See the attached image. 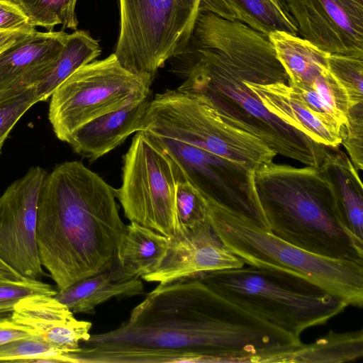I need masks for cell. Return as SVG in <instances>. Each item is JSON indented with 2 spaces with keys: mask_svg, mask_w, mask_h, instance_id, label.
Here are the masks:
<instances>
[{
  "mask_svg": "<svg viewBox=\"0 0 363 363\" xmlns=\"http://www.w3.org/2000/svg\"><path fill=\"white\" fill-rule=\"evenodd\" d=\"M301 342L193 275L159 283L119 327L81 344L169 350L177 362H264Z\"/></svg>",
  "mask_w": 363,
  "mask_h": 363,
  "instance_id": "6da1fadb",
  "label": "cell"
},
{
  "mask_svg": "<svg viewBox=\"0 0 363 363\" xmlns=\"http://www.w3.org/2000/svg\"><path fill=\"white\" fill-rule=\"evenodd\" d=\"M174 72L180 91L201 97L233 126L260 140L277 155L318 167L330 147L318 144L269 112L245 80L283 67L268 35L210 15L195 26Z\"/></svg>",
  "mask_w": 363,
  "mask_h": 363,
  "instance_id": "7a4b0ae2",
  "label": "cell"
},
{
  "mask_svg": "<svg viewBox=\"0 0 363 363\" xmlns=\"http://www.w3.org/2000/svg\"><path fill=\"white\" fill-rule=\"evenodd\" d=\"M116 189L79 161L57 164L44 181L36 240L42 266L62 290L112 269L126 225Z\"/></svg>",
  "mask_w": 363,
  "mask_h": 363,
  "instance_id": "3957f363",
  "label": "cell"
},
{
  "mask_svg": "<svg viewBox=\"0 0 363 363\" xmlns=\"http://www.w3.org/2000/svg\"><path fill=\"white\" fill-rule=\"evenodd\" d=\"M254 185L275 235L320 256L363 262V241L345 225L318 167L272 162L254 172Z\"/></svg>",
  "mask_w": 363,
  "mask_h": 363,
  "instance_id": "277c9868",
  "label": "cell"
},
{
  "mask_svg": "<svg viewBox=\"0 0 363 363\" xmlns=\"http://www.w3.org/2000/svg\"><path fill=\"white\" fill-rule=\"evenodd\" d=\"M219 295L301 340L306 329L325 324L348 306L303 277L249 266L196 274Z\"/></svg>",
  "mask_w": 363,
  "mask_h": 363,
  "instance_id": "5b68a950",
  "label": "cell"
},
{
  "mask_svg": "<svg viewBox=\"0 0 363 363\" xmlns=\"http://www.w3.org/2000/svg\"><path fill=\"white\" fill-rule=\"evenodd\" d=\"M208 203L209 223L245 264L290 272L319 285L348 306H363V262L320 256L296 247L250 219Z\"/></svg>",
  "mask_w": 363,
  "mask_h": 363,
  "instance_id": "8992f818",
  "label": "cell"
},
{
  "mask_svg": "<svg viewBox=\"0 0 363 363\" xmlns=\"http://www.w3.org/2000/svg\"><path fill=\"white\" fill-rule=\"evenodd\" d=\"M141 130L189 143L252 172L277 155L256 137L226 122L201 97L177 89L150 101Z\"/></svg>",
  "mask_w": 363,
  "mask_h": 363,
  "instance_id": "52a82bcc",
  "label": "cell"
},
{
  "mask_svg": "<svg viewBox=\"0 0 363 363\" xmlns=\"http://www.w3.org/2000/svg\"><path fill=\"white\" fill-rule=\"evenodd\" d=\"M120 30L114 54L128 71L152 85L167 60L191 39L200 0H118Z\"/></svg>",
  "mask_w": 363,
  "mask_h": 363,
  "instance_id": "ba28073f",
  "label": "cell"
},
{
  "mask_svg": "<svg viewBox=\"0 0 363 363\" xmlns=\"http://www.w3.org/2000/svg\"><path fill=\"white\" fill-rule=\"evenodd\" d=\"M151 85L125 69L114 53L77 69L52 94L48 118L64 142L93 119L149 98Z\"/></svg>",
  "mask_w": 363,
  "mask_h": 363,
  "instance_id": "9c48e42d",
  "label": "cell"
},
{
  "mask_svg": "<svg viewBox=\"0 0 363 363\" xmlns=\"http://www.w3.org/2000/svg\"><path fill=\"white\" fill-rule=\"evenodd\" d=\"M121 186L116 189L130 222L168 237L179 228L176 184L182 172L147 132L138 131L123 156Z\"/></svg>",
  "mask_w": 363,
  "mask_h": 363,
  "instance_id": "30bf717a",
  "label": "cell"
},
{
  "mask_svg": "<svg viewBox=\"0 0 363 363\" xmlns=\"http://www.w3.org/2000/svg\"><path fill=\"white\" fill-rule=\"evenodd\" d=\"M145 132L157 142L206 201L242 215L270 231L257 196L254 172L189 143Z\"/></svg>",
  "mask_w": 363,
  "mask_h": 363,
  "instance_id": "8fae6325",
  "label": "cell"
},
{
  "mask_svg": "<svg viewBox=\"0 0 363 363\" xmlns=\"http://www.w3.org/2000/svg\"><path fill=\"white\" fill-rule=\"evenodd\" d=\"M48 173L31 167L0 196V257L24 277L43 274L36 240L38 199Z\"/></svg>",
  "mask_w": 363,
  "mask_h": 363,
  "instance_id": "7c38bea8",
  "label": "cell"
},
{
  "mask_svg": "<svg viewBox=\"0 0 363 363\" xmlns=\"http://www.w3.org/2000/svg\"><path fill=\"white\" fill-rule=\"evenodd\" d=\"M300 37L329 54L363 58V0H284Z\"/></svg>",
  "mask_w": 363,
  "mask_h": 363,
  "instance_id": "4fadbf2b",
  "label": "cell"
},
{
  "mask_svg": "<svg viewBox=\"0 0 363 363\" xmlns=\"http://www.w3.org/2000/svg\"><path fill=\"white\" fill-rule=\"evenodd\" d=\"M169 239L168 252L161 266L141 279L166 283L206 272L240 268L245 264L225 247L213 230L208 218L191 228H179Z\"/></svg>",
  "mask_w": 363,
  "mask_h": 363,
  "instance_id": "5bb4252c",
  "label": "cell"
},
{
  "mask_svg": "<svg viewBox=\"0 0 363 363\" xmlns=\"http://www.w3.org/2000/svg\"><path fill=\"white\" fill-rule=\"evenodd\" d=\"M67 35L35 30L0 52V99L34 86L59 55Z\"/></svg>",
  "mask_w": 363,
  "mask_h": 363,
  "instance_id": "9a60e30c",
  "label": "cell"
},
{
  "mask_svg": "<svg viewBox=\"0 0 363 363\" xmlns=\"http://www.w3.org/2000/svg\"><path fill=\"white\" fill-rule=\"evenodd\" d=\"M74 313L54 296L34 295L21 300L11 319L65 353L78 351L91 336L92 324L76 319Z\"/></svg>",
  "mask_w": 363,
  "mask_h": 363,
  "instance_id": "2e32d148",
  "label": "cell"
},
{
  "mask_svg": "<svg viewBox=\"0 0 363 363\" xmlns=\"http://www.w3.org/2000/svg\"><path fill=\"white\" fill-rule=\"evenodd\" d=\"M150 97L93 119L77 129L67 143L82 157L95 161L140 131Z\"/></svg>",
  "mask_w": 363,
  "mask_h": 363,
  "instance_id": "e0dca14e",
  "label": "cell"
},
{
  "mask_svg": "<svg viewBox=\"0 0 363 363\" xmlns=\"http://www.w3.org/2000/svg\"><path fill=\"white\" fill-rule=\"evenodd\" d=\"M169 245L168 237L130 222L118 247L117 262L112 268L114 280L141 278L155 272L164 260Z\"/></svg>",
  "mask_w": 363,
  "mask_h": 363,
  "instance_id": "ac0fdd59",
  "label": "cell"
},
{
  "mask_svg": "<svg viewBox=\"0 0 363 363\" xmlns=\"http://www.w3.org/2000/svg\"><path fill=\"white\" fill-rule=\"evenodd\" d=\"M330 185L347 229L363 241V188L358 170L341 150L328 152L318 167Z\"/></svg>",
  "mask_w": 363,
  "mask_h": 363,
  "instance_id": "d6986e66",
  "label": "cell"
},
{
  "mask_svg": "<svg viewBox=\"0 0 363 363\" xmlns=\"http://www.w3.org/2000/svg\"><path fill=\"white\" fill-rule=\"evenodd\" d=\"M199 10L245 23L267 35L274 30L298 34L284 0H200Z\"/></svg>",
  "mask_w": 363,
  "mask_h": 363,
  "instance_id": "ffe728a7",
  "label": "cell"
},
{
  "mask_svg": "<svg viewBox=\"0 0 363 363\" xmlns=\"http://www.w3.org/2000/svg\"><path fill=\"white\" fill-rule=\"evenodd\" d=\"M143 293L139 278L116 281L111 269L59 290L54 296L73 313H94L97 305L112 298H129Z\"/></svg>",
  "mask_w": 363,
  "mask_h": 363,
  "instance_id": "44dd1931",
  "label": "cell"
},
{
  "mask_svg": "<svg viewBox=\"0 0 363 363\" xmlns=\"http://www.w3.org/2000/svg\"><path fill=\"white\" fill-rule=\"evenodd\" d=\"M268 36L290 85L310 86L315 77L328 69L329 53L307 40L284 30H274Z\"/></svg>",
  "mask_w": 363,
  "mask_h": 363,
  "instance_id": "7402d4cb",
  "label": "cell"
},
{
  "mask_svg": "<svg viewBox=\"0 0 363 363\" xmlns=\"http://www.w3.org/2000/svg\"><path fill=\"white\" fill-rule=\"evenodd\" d=\"M101 52L99 41L87 31L79 30L68 34L59 55L34 86L39 101L48 99L72 74L95 60Z\"/></svg>",
  "mask_w": 363,
  "mask_h": 363,
  "instance_id": "603a6c76",
  "label": "cell"
},
{
  "mask_svg": "<svg viewBox=\"0 0 363 363\" xmlns=\"http://www.w3.org/2000/svg\"><path fill=\"white\" fill-rule=\"evenodd\" d=\"M362 355V329L341 333L330 330L312 343L296 346L289 362L342 363L356 360Z\"/></svg>",
  "mask_w": 363,
  "mask_h": 363,
  "instance_id": "cb8c5ba5",
  "label": "cell"
},
{
  "mask_svg": "<svg viewBox=\"0 0 363 363\" xmlns=\"http://www.w3.org/2000/svg\"><path fill=\"white\" fill-rule=\"evenodd\" d=\"M17 5L33 26L52 31L57 25L62 28L77 30L78 20L75 13L77 0H10Z\"/></svg>",
  "mask_w": 363,
  "mask_h": 363,
  "instance_id": "d4e9b609",
  "label": "cell"
},
{
  "mask_svg": "<svg viewBox=\"0 0 363 363\" xmlns=\"http://www.w3.org/2000/svg\"><path fill=\"white\" fill-rule=\"evenodd\" d=\"M65 354L35 334L0 345V362H66Z\"/></svg>",
  "mask_w": 363,
  "mask_h": 363,
  "instance_id": "484cf974",
  "label": "cell"
},
{
  "mask_svg": "<svg viewBox=\"0 0 363 363\" xmlns=\"http://www.w3.org/2000/svg\"><path fill=\"white\" fill-rule=\"evenodd\" d=\"M328 68L345 89L351 107L363 102V58L329 54Z\"/></svg>",
  "mask_w": 363,
  "mask_h": 363,
  "instance_id": "4316f807",
  "label": "cell"
},
{
  "mask_svg": "<svg viewBox=\"0 0 363 363\" xmlns=\"http://www.w3.org/2000/svg\"><path fill=\"white\" fill-rule=\"evenodd\" d=\"M176 209L179 228L189 229L208 219L206 200L182 172L176 184Z\"/></svg>",
  "mask_w": 363,
  "mask_h": 363,
  "instance_id": "83f0119b",
  "label": "cell"
},
{
  "mask_svg": "<svg viewBox=\"0 0 363 363\" xmlns=\"http://www.w3.org/2000/svg\"><path fill=\"white\" fill-rule=\"evenodd\" d=\"M57 292L52 286L38 279L14 281L0 277V318L11 316L16 305L24 298L40 294L55 296Z\"/></svg>",
  "mask_w": 363,
  "mask_h": 363,
  "instance_id": "f1b7e54d",
  "label": "cell"
},
{
  "mask_svg": "<svg viewBox=\"0 0 363 363\" xmlns=\"http://www.w3.org/2000/svg\"><path fill=\"white\" fill-rule=\"evenodd\" d=\"M39 102L34 86L0 99V153L13 127L35 104Z\"/></svg>",
  "mask_w": 363,
  "mask_h": 363,
  "instance_id": "f546056e",
  "label": "cell"
},
{
  "mask_svg": "<svg viewBox=\"0 0 363 363\" xmlns=\"http://www.w3.org/2000/svg\"><path fill=\"white\" fill-rule=\"evenodd\" d=\"M341 144L357 170H363V102L352 106L348 124L340 130Z\"/></svg>",
  "mask_w": 363,
  "mask_h": 363,
  "instance_id": "4dcf8cb0",
  "label": "cell"
},
{
  "mask_svg": "<svg viewBox=\"0 0 363 363\" xmlns=\"http://www.w3.org/2000/svg\"><path fill=\"white\" fill-rule=\"evenodd\" d=\"M322 100L348 123L351 108L345 89L328 69L322 72L311 85Z\"/></svg>",
  "mask_w": 363,
  "mask_h": 363,
  "instance_id": "1f68e13d",
  "label": "cell"
},
{
  "mask_svg": "<svg viewBox=\"0 0 363 363\" xmlns=\"http://www.w3.org/2000/svg\"><path fill=\"white\" fill-rule=\"evenodd\" d=\"M35 30L22 10L10 0H0V30Z\"/></svg>",
  "mask_w": 363,
  "mask_h": 363,
  "instance_id": "d6a6232c",
  "label": "cell"
},
{
  "mask_svg": "<svg viewBox=\"0 0 363 363\" xmlns=\"http://www.w3.org/2000/svg\"><path fill=\"white\" fill-rule=\"evenodd\" d=\"M32 334L30 330L14 322L11 316L0 318V345Z\"/></svg>",
  "mask_w": 363,
  "mask_h": 363,
  "instance_id": "836d02e7",
  "label": "cell"
},
{
  "mask_svg": "<svg viewBox=\"0 0 363 363\" xmlns=\"http://www.w3.org/2000/svg\"><path fill=\"white\" fill-rule=\"evenodd\" d=\"M35 30H0V52L15 42L26 37Z\"/></svg>",
  "mask_w": 363,
  "mask_h": 363,
  "instance_id": "e575fe53",
  "label": "cell"
},
{
  "mask_svg": "<svg viewBox=\"0 0 363 363\" xmlns=\"http://www.w3.org/2000/svg\"><path fill=\"white\" fill-rule=\"evenodd\" d=\"M0 277L14 281H21L27 279L26 277H24L23 275H21L16 269H14L1 257Z\"/></svg>",
  "mask_w": 363,
  "mask_h": 363,
  "instance_id": "d590c367",
  "label": "cell"
}]
</instances>
